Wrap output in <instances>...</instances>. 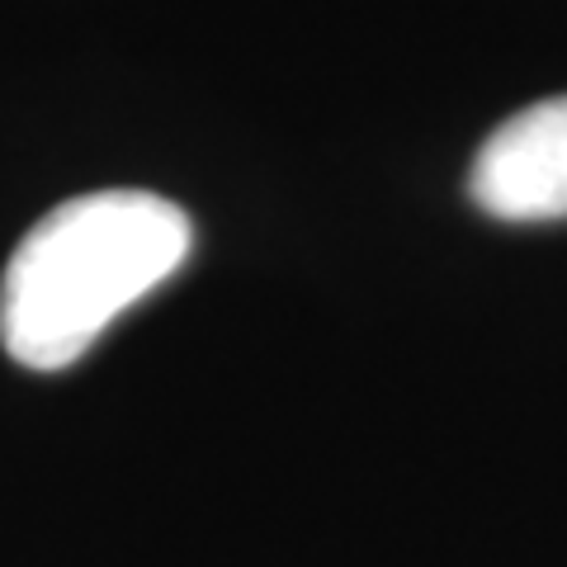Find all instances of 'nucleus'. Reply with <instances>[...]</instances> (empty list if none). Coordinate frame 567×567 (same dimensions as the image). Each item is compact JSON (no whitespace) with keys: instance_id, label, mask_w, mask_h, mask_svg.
<instances>
[{"instance_id":"nucleus-1","label":"nucleus","mask_w":567,"mask_h":567,"mask_svg":"<svg viewBox=\"0 0 567 567\" xmlns=\"http://www.w3.org/2000/svg\"><path fill=\"white\" fill-rule=\"evenodd\" d=\"M194 227L152 189H95L43 213L0 279V341L24 369H66L189 260Z\"/></svg>"},{"instance_id":"nucleus-2","label":"nucleus","mask_w":567,"mask_h":567,"mask_svg":"<svg viewBox=\"0 0 567 567\" xmlns=\"http://www.w3.org/2000/svg\"><path fill=\"white\" fill-rule=\"evenodd\" d=\"M468 194L502 223L567 218V95L539 100L492 128L473 156Z\"/></svg>"}]
</instances>
